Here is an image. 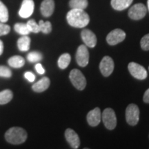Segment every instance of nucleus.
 <instances>
[{
	"mask_svg": "<svg viewBox=\"0 0 149 149\" xmlns=\"http://www.w3.org/2000/svg\"><path fill=\"white\" fill-rule=\"evenodd\" d=\"M66 19L70 26L79 29L86 26L90 22L88 15L81 9H71L67 13Z\"/></svg>",
	"mask_w": 149,
	"mask_h": 149,
	"instance_id": "obj_1",
	"label": "nucleus"
},
{
	"mask_svg": "<svg viewBox=\"0 0 149 149\" xmlns=\"http://www.w3.org/2000/svg\"><path fill=\"white\" fill-rule=\"evenodd\" d=\"M6 140L12 144H20L27 139V133L24 128L13 127L9 128L5 133Z\"/></svg>",
	"mask_w": 149,
	"mask_h": 149,
	"instance_id": "obj_2",
	"label": "nucleus"
},
{
	"mask_svg": "<svg viewBox=\"0 0 149 149\" xmlns=\"http://www.w3.org/2000/svg\"><path fill=\"white\" fill-rule=\"evenodd\" d=\"M69 78L72 85L77 90L82 91L86 86V80L82 72L78 69H73L70 72Z\"/></svg>",
	"mask_w": 149,
	"mask_h": 149,
	"instance_id": "obj_3",
	"label": "nucleus"
},
{
	"mask_svg": "<svg viewBox=\"0 0 149 149\" xmlns=\"http://www.w3.org/2000/svg\"><path fill=\"white\" fill-rule=\"evenodd\" d=\"M139 120V109L135 104H130L126 110V122L130 126L137 125Z\"/></svg>",
	"mask_w": 149,
	"mask_h": 149,
	"instance_id": "obj_4",
	"label": "nucleus"
},
{
	"mask_svg": "<svg viewBox=\"0 0 149 149\" xmlns=\"http://www.w3.org/2000/svg\"><path fill=\"white\" fill-rule=\"evenodd\" d=\"M105 127L109 130H113L117 125V117L115 111L111 108H107L103 111L102 115Z\"/></svg>",
	"mask_w": 149,
	"mask_h": 149,
	"instance_id": "obj_5",
	"label": "nucleus"
},
{
	"mask_svg": "<svg viewBox=\"0 0 149 149\" xmlns=\"http://www.w3.org/2000/svg\"><path fill=\"white\" fill-rule=\"evenodd\" d=\"M147 8L144 4L141 3L133 5L128 10V16L134 20L141 19L146 16Z\"/></svg>",
	"mask_w": 149,
	"mask_h": 149,
	"instance_id": "obj_6",
	"label": "nucleus"
},
{
	"mask_svg": "<svg viewBox=\"0 0 149 149\" xmlns=\"http://www.w3.org/2000/svg\"><path fill=\"white\" fill-rule=\"evenodd\" d=\"M128 70L131 75L139 80L145 79L147 77V71L144 67L135 62H130L128 66Z\"/></svg>",
	"mask_w": 149,
	"mask_h": 149,
	"instance_id": "obj_7",
	"label": "nucleus"
},
{
	"mask_svg": "<svg viewBox=\"0 0 149 149\" xmlns=\"http://www.w3.org/2000/svg\"><path fill=\"white\" fill-rule=\"evenodd\" d=\"M126 33L122 29H117L112 31L107 37V42L109 45L114 46L125 40Z\"/></svg>",
	"mask_w": 149,
	"mask_h": 149,
	"instance_id": "obj_8",
	"label": "nucleus"
},
{
	"mask_svg": "<svg viewBox=\"0 0 149 149\" xmlns=\"http://www.w3.org/2000/svg\"><path fill=\"white\" fill-rule=\"evenodd\" d=\"M76 61L77 64L81 67L86 66L89 61V53L86 46L80 45L76 53Z\"/></svg>",
	"mask_w": 149,
	"mask_h": 149,
	"instance_id": "obj_9",
	"label": "nucleus"
},
{
	"mask_svg": "<svg viewBox=\"0 0 149 149\" xmlns=\"http://www.w3.org/2000/svg\"><path fill=\"white\" fill-rule=\"evenodd\" d=\"M100 69L104 77H109L114 70V61L109 56L104 57L100 64Z\"/></svg>",
	"mask_w": 149,
	"mask_h": 149,
	"instance_id": "obj_10",
	"label": "nucleus"
},
{
	"mask_svg": "<svg viewBox=\"0 0 149 149\" xmlns=\"http://www.w3.org/2000/svg\"><path fill=\"white\" fill-rule=\"evenodd\" d=\"M35 8L33 0H23L19 15L22 18H28L32 15Z\"/></svg>",
	"mask_w": 149,
	"mask_h": 149,
	"instance_id": "obj_11",
	"label": "nucleus"
},
{
	"mask_svg": "<svg viewBox=\"0 0 149 149\" xmlns=\"http://www.w3.org/2000/svg\"><path fill=\"white\" fill-rule=\"evenodd\" d=\"M81 37L85 45L88 47L94 48L97 44V37L95 33L89 29H84L81 33Z\"/></svg>",
	"mask_w": 149,
	"mask_h": 149,
	"instance_id": "obj_12",
	"label": "nucleus"
},
{
	"mask_svg": "<svg viewBox=\"0 0 149 149\" xmlns=\"http://www.w3.org/2000/svg\"><path fill=\"white\" fill-rule=\"evenodd\" d=\"M65 137L72 148L77 149L80 145L79 137L75 131L71 128H68L65 131Z\"/></svg>",
	"mask_w": 149,
	"mask_h": 149,
	"instance_id": "obj_13",
	"label": "nucleus"
},
{
	"mask_svg": "<svg viewBox=\"0 0 149 149\" xmlns=\"http://www.w3.org/2000/svg\"><path fill=\"white\" fill-rule=\"evenodd\" d=\"M101 111L98 107L89 111L87 114V122L91 126H97L101 122Z\"/></svg>",
	"mask_w": 149,
	"mask_h": 149,
	"instance_id": "obj_14",
	"label": "nucleus"
},
{
	"mask_svg": "<svg viewBox=\"0 0 149 149\" xmlns=\"http://www.w3.org/2000/svg\"><path fill=\"white\" fill-rule=\"evenodd\" d=\"M55 10V1L54 0H44L40 6V10L42 15L48 17L53 15Z\"/></svg>",
	"mask_w": 149,
	"mask_h": 149,
	"instance_id": "obj_15",
	"label": "nucleus"
},
{
	"mask_svg": "<svg viewBox=\"0 0 149 149\" xmlns=\"http://www.w3.org/2000/svg\"><path fill=\"white\" fill-rule=\"evenodd\" d=\"M50 84H51V81H50L49 78L44 77L42 78L40 80H39L38 81H37L36 83H35L33 86L32 88L35 92L42 93L45 91L46 89H48L50 86Z\"/></svg>",
	"mask_w": 149,
	"mask_h": 149,
	"instance_id": "obj_16",
	"label": "nucleus"
},
{
	"mask_svg": "<svg viewBox=\"0 0 149 149\" xmlns=\"http://www.w3.org/2000/svg\"><path fill=\"white\" fill-rule=\"evenodd\" d=\"M133 0H111V6L115 10H123L128 8Z\"/></svg>",
	"mask_w": 149,
	"mask_h": 149,
	"instance_id": "obj_17",
	"label": "nucleus"
},
{
	"mask_svg": "<svg viewBox=\"0 0 149 149\" xmlns=\"http://www.w3.org/2000/svg\"><path fill=\"white\" fill-rule=\"evenodd\" d=\"M31 39L27 35H23L17 41V46L20 51L26 52L30 49Z\"/></svg>",
	"mask_w": 149,
	"mask_h": 149,
	"instance_id": "obj_18",
	"label": "nucleus"
},
{
	"mask_svg": "<svg viewBox=\"0 0 149 149\" xmlns=\"http://www.w3.org/2000/svg\"><path fill=\"white\" fill-rule=\"evenodd\" d=\"M8 63L9 66L14 68H19L24 66L25 64V60L21 56L15 55L13 57H11L8 59Z\"/></svg>",
	"mask_w": 149,
	"mask_h": 149,
	"instance_id": "obj_19",
	"label": "nucleus"
},
{
	"mask_svg": "<svg viewBox=\"0 0 149 149\" xmlns=\"http://www.w3.org/2000/svg\"><path fill=\"white\" fill-rule=\"evenodd\" d=\"M88 0H70L69 6L72 9H81L84 10L88 6Z\"/></svg>",
	"mask_w": 149,
	"mask_h": 149,
	"instance_id": "obj_20",
	"label": "nucleus"
},
{
	"mask_svg": "<svg viewBox=\"0 0 149 149\" xmlns=\"http://www.w3.org/2000/svg\"><path fill=\"white\" fill-rule=\"evenodd\" d=\"M71 60V57L68 53H64L61 55L58 59V66L61 69H65L69 66Z\"/></svg>",
	"mask_w": 149,
	"mask_h": 149,
	"instance_id": "obj_21",
	"label": "nucleus"
},
{
	"mask_svg": "<svg viewBox=\"0 0 149 149\" xmlns=\"http://www.w3.org/2000/svg\"><path fill=\"white\" fill-rule=\"evenodd\" d=\"M12 91L10 90H4L0 92V104H8L13 99Z\"/></svg>",
	"mask_w": 149,
	"mask_h": 149,
	"instance_id": "obj_22",
	"label": "nucleus"
},
{
	"mask_svg": "<svg viewBox=\"0 0 149 149\" xmlns=\"http://www.w3.org/2000/svg\"><path fill=\"white\" fill-rule=\"evenodd\" d=\"M14 29L17 33L21 35H28L31 33L26 24L17 23L15 24Z\"/></svg>",
	"mask_w": 149,
	"mask_h": 149,
	"instance_id": "obj_23",
	"label": "nucleus"
},
{
	"mask_svg": "<svg viewBox=\"0 0 149 149\" xmlns=\"http://www.w3.org/2000/svg\"><path fill=\"white\" fill-rule=\"evenodd\" d=\"M8 11L2 1H0V22L6 23L8 20Z\"/></svg>",
	"mask_w": 149,
	"mask_h": 149,
	"instance_id": "obj_24",
	"label": "nucleus"
},
{
	"mask_svg": "<svg viewBox=\"0 0 149 149\" xmlns=\"http://www.w3.org/2000/svg\"><path fill=\"white\" fill-rule=\"evenodd\" d=\"M38 24L41 32L44 33V34H48L51 32L52 25L50 22H44L42 20H40Z\"/></svg>",
	"mask_w": 149,
	"mask_h": 149,
	"instance_id": "obj_25",
	"label": "nucleus"
},
{
	"mask_svg": "<svg viewBox=\"0 0 149 149\" xmlns=\"http://www.w3.org/2000/svg\"><path fill=\"white\" fill-rule=\"evenodd\" d=\"M42 53H39V52H31L28 54L27 55V59L29 62L31 63H35L38 62V61H41L42 59Z\"/></svg>",
	"mask_w": 149,
	"mask_h": 149,
	"instance_id": "obj_26",
	"label": "nucleus"
},
{
	"mask_svg": "<svg viewBox=\"0 0 149 149\" xmlns=\"http://www.w3.org/2000/svg\"><path fill=\"white\" fill-rule=\"evenodd\" d=\"M26 24L30 32L34 33H38L39 32H40L39 24H37L36 22H35L34 19H30L29 21L27 22Z\"/></svg>",
	"mask_w": 149,
	"mask_h": 149,
	"instance_id": "obj_27",
	"label": "nucleus"
},
{
	"mask_svg": "<svg viewBox=\"0 0 149 149\" xmlns=\"http://www.w3.org/2000/svg\"><path fill=\"white\" fill-rule=\"evenodd\" d=\"M12 76V72L8 67L0 66V77L10 78Z\"/></svg>",
	"mask_w": 149,
	"mask_h": 149,
	"instance_id": "obj_28",
	"label": "nucleus"
},
{
	"mask_svg": "<svg viewBox=\"0 0 149 149\" xmlns=\"http://www.w3.org/2000/svg\"><path fill=\"white\" fill-rule=\"evenodd\" d=\"M141 48L144 51H149V34L144 35L140 42Z\"/></svg>",
	"mask_w": 149,
	"mask_h": 149,
	"instance_id": "obj_29",
	"label": "nucleus"
},
{
	"mask_svg": "<svg viewBox=\"0 0 149 149\" xmlns=\"http://www.w3.org/2000/svg\"><path fill=\"white\" fill-rule=\"evenodd\" d=\"M10 31V26L0 22V36L8 34Z\"/></svg>",
	"mask_w": 149,
	"mask_h": 149,
	"instance_id": "obj_30",
	"label": "nucleus"
},
{
	"mask_svg": "<svg viewBox=\"0 0 149 149\" xmlns=\"http://www.w3.org/2000/svg\"><path fill=\"white\" fill-rule=\"evenodd\" d=\"M24 77H25V78L27 80H29L30 82H33V81H34L35 79V74L31 72H25V74H24Z\"/></svg>",
	"mask_w": 149,
	"mask_h": 149,
	"instance_id": "obj_31",
	"label": "nucleus"
},
{
	"mask_svg": "<svg viewBox=\"0 0 149 149\" xmlns=\"http://www.w3.org/2000/svg\"><path fill=\"white\" fill-rule=\"evenodd\" d=\"M35 70H36V71L40 74H43L45 73V69L43 68L42 64H40V63H38V64L35 65Z\"/></svg>",
	"mask_w": 149,
	"mask_h": 149,
	"instance_id": "obj_32",
	"label": "nucleus"
},
{
	"mask_svg": "<svg viewBox=\"0 0 149 149\" xmlns=\"http://www.w3.org/2000/svg\"><path fill=\"white\" fill-rule=\"evenodd\" d=\"M143 100L145 103L149 104V88L147 89L146 92L144 93V97H143Z\"/></svg>",
	"mask_w": 149,
	"mask_h": 149,
	"instance_id": "obj_33",
	"label": "nucleus"
},
{
	"mask_svg": "<svg viewBox=\"0 0 149 149\" xmlns=\"http://www.w3.org/2000/svg\"><path fill=\"white\" fill-rule=\"evenodd\" d=\"M3 51V44L1 40H0V55H2Z\"/></svg>",
	"mask_w": 149,
	"mask_h": 149,
	"instance_id": "obj_34",
	"label": "nucleus"
},
{
	"mask_svg": "<svg viewBox=\"0 0 149 149\" xmlns=\"http://www.w3.org/2000/svg\"><path fill=\"white\" fill-rule=\"evenodd\" d=\"M147 5H148V10H149V0L147 1Z\"/></svg>",
	"mask_w": 149,
	"mask_h": 149,
	"instance_id": "obj_35",
	"label": "nucleus"
}]
</instances>
